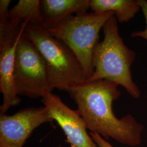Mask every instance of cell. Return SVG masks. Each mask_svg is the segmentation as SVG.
<instances>
[{
  "instance_id": "4fadbf2b",
  "label": "cell",
  "mask_w": 147,
  "mask_h": 147,
  "mask_svg": "<svg viewBox=\"0 0 147 147\" xmlns=\"http://www.w3.org/2000/svg\"><path fill=\"white\" fill-rule=\"evenodd\" d=\"M11 0L0 1V19L6 20L9 19V6L11 3Z\"/></svg>"
},
{
  "instance_id": "52a82bcc",
  "label": "cell",
  "mask_w": 147,
  "mask_h": 147,
  "mask_svg": "<svg viewBox=\"0 0 147 147\" xmlns=\"http://www.w3.org/2000/svg\"><path fill=\"white\" fill-rule=\"evenodd\" d=\"M53 121L45 106L24 109L13 115L0 113V147H23L38 127Z\"/></svg>"
},
{
  "instance_id": "9c48e42d",
  "label": "cell",
  "mask_w": 147,
  "mask_h": 147,
  "mask_svg": "<svg viewBox=\"0 0 147 147\" xmlns=\"http://www.w3.org/2000/svg\"><path fill=\"white\" fill-rule=\"evenodd\" d=\"M90 0H42L40 7L42 24L47 28L57 25L74 16L85 14Z\"/></svg>"
},
{
  "instance_id": "5bb4252c",
  "label": "cell",
  "mask_w": 147,
  "mask_h": 147,
  "mask_svg": "<svg viewBox=\"0 0 147 147\" xmlns=\"http://www.w3.org/2000/svg\"><path fill=\"white\" fill-rule=\"evenodd\" d=\"M90 136L96 144L99 147H113L109 142L100 136L99 134L90 132Z\"/></svg>"
},
{
  "instance_id": "7c38bea8",
  "label": "cell",
  "mask_w": 147,
  "mask_h": 147,
  "mask_svg": "<svg viewBox=\"0 0 147 147\" xmlns=\"http://www.w3.org/2000/svg\"><path fill=\"white\" fill-rule=\"evenodd\" d=\"M141 8L143 13L146 21V27L142 31L133 32L131 34L132 38H141L147 40V1L140 0Z\"/></svg>"
},
{
  "instance_id": "8992f818",
  "label": "cell",
  "mask_w": 147,
  "mask_h": 147,
  "mask_svg": "<svg viewBox=\"0 0 147 147\" xmlns=\"http://www.w3.org/2000/svg\"><path fill=\"white\" fill-rule=\"evenodd\" d=\"M29 22L18 23L0 20V91L3 95L0 113H5L9 109L21 102L16 93L13 70L16 50Z\"/></svg>"
},
{
  "instance_id": "30bf717a",
  "label": "cell",
  "mask_w": 147,
  "mask_h": 147,
  "mask_svg": "<svg viewBox=\"0 0 147 147\" xmlns=\"http://www.w3.org/2000/svg\"><path fill=\"white\" fill-rule=\"evenodd\" d=\"M90 8L96 13L112 11L121 23L131 20L141 9L140 0H90Z\"/></svg>"
},
{
  "instance_id": "6da1fadb",
  "label": "cell",
  "mask_w": 147,
  "mask_h": 147,
  "mask_svg": "<svg viewBox=\"0 0 147 147\" xmlns=\"http://www.w3.org/2000/svg\"><path fill=\"white\" fill-rule=\"evenodd\" d=\"M118 87L106 80H86L73 86L69 93L92 132L106 141L111 138L128 146H138L142 142L143 126L131 115L117 118L112 110L113 101L121 95Z\"/></svg>"
},
{
  "instance_id": "277c9868",
  "label": "cell",
  "mask_w": 147,
  "mask_h": 147,
  "mask_svg": "<svg viewBox=\"0 0 147 147\" xmlns=\"http://www.w3.org/2000/svg\"><path fill=\"white\" fill-rule=\"evenodd\" d=\"M113 16L112 11L86 13L72 16L47 28L51 36L64 42L73 52L82 67L86 80L92 77L94 71L93 55L99 43L100 30Z\"/></svg>"
},
{
  "instance_id": "ba28073f",
  "label": "cell",
  "mask_w": 147,
  "mask_h": 147,
  "mask_svg": "<svg viewBox=\"0 0 147 147\" xmlns=\"http://www.w3.org/2000/svg\"><path fill=\"white\" fill-rule=\"evenodd\" d=\"M50 117L56 121L71 147H99L87 131V127L78 111L70 109L60 96L49 93L42 99Z\"/></svg>"
},
{
  "instance_id": "7a4b0ae2",
  "label": "cell",
  "mask_w": 147,
  "mask_h": 147,
  "mask_svg": "<svg viewBox=\"0 0 147 147\" xmlns=\"http://www.w3.org/2000/svg\"><path fill=\"white\" fill-rule=\"evenodd\" d=\"M102 29L104 38L95 48L92 59L94 71L88 81L108 80L122 86L133 98H139L141 92L131 71L135 51L126 47L120 36L115 16L111 17Z\"/></svg>"
},
{
  "instance_id": "5b68a950",
  "label": "cell",
  "mask_w": 147,
  "mask_h": 147,
  "mask_svg": "<svg viewBox=\"0 0 147 147\" xmlns=\"http://www.w3.org/2000/svg\"><path fill=\"white\" fill-rule=\"evenodd\" d=\"M13 80L18 96L42 98L53 89L43 58L24 33L16 50Z\"/></svg>"
},
{
  "instance_id": "8fae6325",
  "label": "cell",
  "mask_w": 147,
  "mask_h": 147,
  "mask_svg": "<svg viewBox=\"0 0 147 147\" xmlns=\"http://www.w3.org/2000/svg\"><path fill=\"white\" fill-rule=\"evenodd\" d=\"M9 19L18 23L42 24L39 0H20L9 10Z\"/></svg>"
},
{
  "instance_id": "3957f363",
  "label": "cell",
  "mask_w": 147,
  "mask_h": 147,
  "mask_svg": "<svg viewBox=\"0 0 147 147\" xmlns=\"http://www.w3.org/2000/svg\"><path fill=\"white\" fill-rule=\"evenodd\" d=\"M24 33L43 58L53 89L69 93L73 86L86 81L82 67L73 52L51 36L42 24L28 23Z\"/></svg>"
}]
</instances>
